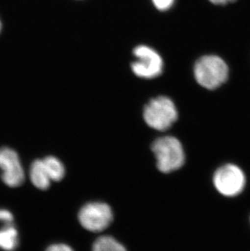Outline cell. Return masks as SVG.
Here are the masks:
<instances>
[{"instance_id": "3957f363", "label": "cell", "mask_w": 250, "mask_h": 251, "mask_svg": "<svg viewBox=\"0 0 250 251\" xmlns=\"http://www.w3.org/2000/svg\"><path fill=\"white\" fill-rule=\"evenodd\" d=\"M143 116L150 128L165 131L176 121L178 112L173 100L166 96H159L150 100L145 107Z\"/></svg>"}, {"instance_id": "4fadbf2b", "label": "cell", "mask_w": 250, "mask_h": 251, "mask_svg": "<svg viewBox=\"0 0 250 251\" xmlns=\"http://www.w3.org/2000/svg\"><path fill=\"white\" fill-rule=\"evenodd\" d=\"M14 220L12 212H10L5 209H0V221L3 222L6 225H11Z\"/></svg>"}, {"instance_id": "7a4b0ae2", "label": "cell", "mask_w": 250, "mask_h": 251, "mask_svg": "<svg viewBox=\"0 0 250 251\" xmlns=\"http://www.w3.org/2000/svg\"><path fill=\"white\" fill-rule=\"evenodd\" d=\"M152 151L157 159V167L162 173H172L183 166L184 152L181 143L174 137L158 138L152 145Z\"/></svg>"}, {"instance_id": "8992f818", "label": "cell", "mask_w": 250, "mask_h": 251, "mask_svg": "<svg viewBox=\"0 0 250 251\" xmlns=\"http://www.w3.org/2000/svg\"><path fill=\"white\" fill-rule=\"evenodd\" d=\"M113 214L106 203L91 202L80 209L79 221L83 227L90 232H101L111 225Z\"/></svg>"}, {"instance_id": "9c48e42d", "label": "cell", "mask_w": 250, "mask_h": 251, "mask_svg": "<svg viewBox=\"0 0 250 251\" xmlns=\"http://www.w3.org/2000/svg\"><path fill=\"white\" fill-rule=\"evenodd\" d=\"M19 244L18 232L12 225H7L0 229V249L14 251Z\"/></svg>"}, {"instance_id": "8fae6325", "label": "cell", "mask_w": 250, "mask_h": 251, "mask_svg": "<svg viewBox=\"0 0 250 251\" xmlns=\"http://www.w3.org/2000/svg\"><path fill=\"white\" fill-rule=\"evenodd\" d=\"M93 251H126V249L113 237L104 236L95 242Z\"/></svg>"}, {"instance_id": "ba28073f", "label": "cell", "mask_w": 250, "mask_h": 251, "mask_svg": "<svg viewBox=\"0 0 250 251\" xmlns=\"http://www.w3.org/2000/svg\"><path fill=\"white\" fill-rule=\"evenodd\" d=\"M29 176L33 185L39 190H48L50 187L52 180L43 159H37L33 162L30 167Z\"/></svg>"}, {"instance_id": "9a60e30c", "label": "cell", "mask_w": 250, "mask_h": 251, "mask_svg": "<svg viewBox=\"0 0 250 251\" xmlns=\"http://www.w3.org/2000/svg\"><path fill=\"white\" fill-rule=\"evenodd\" d=\"M210 2L216 5H225L229 2H232L236 0H209Z\"/></svg>"}, {"instance_id": "2e32d148", "label": "cell", "mask_w": 250, "mask_h": 251, "mask_svg": "<svg viewBox=\"0 0 250 251\" xmlns=\"http://www.w3.org/2000/svg\"><path fill=\"white\" fill-rule=\"evenodd\" d=\"M1 29H2V23L0 22V32H1Z\"/></svg>"}, {"instance_id": "277c9868", "label": "cell", "mask_w": 250, "mask_h": 251, "mask_svg": "<svg viewBox=\"0 0 250 251\" xmlns=\"http://www.w3.org/2000/svg\"><path fill=\"white\" fill-rule=\"evenodd\" d=\"M218 192L225 197H236L246 187V177L241 168L236 164H227L218 168L213 177Z\"/></svg>"}, {"instance_id": "5b68a950", "label": "cell", "mask_w": 250, "mask_h": 251, "mask_svg": "<svg viewBox=\"0 0 250 251\" xmlns=\"http://www.w3.org/2000/svg\"><path fill=\"white\" fill-rule=\"evenodd\" d=\"M136 60L131 64L133 74L138 77L152 79L159 76L163 70V59L158 52L147 46H138L133 50Z\"/></svg>"}, {"instance_id": "52a82bcc", "label": "cell", "mask_w": 250, "mask_h": 251, "mask_svg": "<svg viewBox=\"0 0 250 251\" xmlns=\"http://www.w3.org/2000/svg\"><path fill=\"white\" fill-rule=\"evenodd\" d=\"M0 169L2 180L9 187H18L25 180V172L19 155L14 150L3 147L0 149Z\"/></svg>"}, {"instance_id": "30bf717a", "label": "cell", "mask_w": 250, "mask_h": 251, "mask_svg": "<svg viewBox=\"0 0 250 251\" xmlns=\"http://www.w3.org/2000/svg\"><path fill=\"white\" fill-rule=\"evenodd\" d=\"M43 162L52 181H59L63 179L65 174V169L59 159L54 156H48L43 159Z\"/></svg>"}, {"instance_id": "5bb4252c", "label": "cell", "mask_w": 250, "mask_h": 251, "mask_svg": "<svg viewBox=\"0 0 250 251\" xmlns=\"http://www.w3.org/2000/svg\"><path fill=\"white\" fill-rule=\"evenodd\" d=\"M46 251H74V250L67 245L54 244L48 247Z\"/></svg>"}, {"instance_id": "6da1fadb", "label": "cell", "mask_w": 250, "mask_h": 251, "mask_svg": "<svg viewBox=\"0 0 250 251\" xmlns=\"http://www.w3.org/2000/svg\"><path fill=\"white\" fill-rule=\"evenodd\" d=\"M194 73L199 85L208 90H215L226 81L228 67L220 57L205 55L196 62Z\"/></svg>"}, {"instance_id": "7c38bea8", "label": "cell", "mask_w": 250, "mask_h": 251, "mask_svg": "<svg viewBox=\"0 0 250 251\" xmlns=\"http://www.w3.org/2000/svg\"><path fill=\"white\" fill-rule=\"evenodd\" d=\"M156 8L160 11H167L173 7L175 0H152Z\"/></svg>"}]
</instances>
